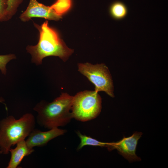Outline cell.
<instances>
[{
	"mask_svg": "<svg viewBox=\"0 0 168 168\" xmlns=\"http://www.w3.org/2000/svg\"><path fill=\"white\" fill-rule=\"evenodd\" d=\"M4 101V99L3 98L0 97V103H3Z\"/></svg>",
	"mask_w": 168,
	"mask_h": 168,
	"instance_id": "2e32d148",
	"label": "cell"
},
{
	"mask_svg": "<svg viewBox=\"0 0 168 168\" xmlns=\"http://www.w3.org/2000/svg\"><path fill=\"white\" fill-rule=\"evenodd\" d=\"M16 147L11 148L9 152L11 156L7 168H16L20 165L23 158L34 152L33 148L29 147L26 140L20 141L16 144Z\"/></svg>",
	"mask_w": 168,
	"mask_h": 168,
	"instance_id": "9c48e42d",
	"label": "cell"
},
{
	"mask_svg": "<svg viewBox=\"0 0 168 168\" xmlns=\"http://www.w3.org/2000/svg\"><path fill=\"white\" fill-rule=\"evenodd\" d=\"M102 99L98 92L85 90L73 96L71 112L73 118L85 122L96 117L102 108Z\"/></svg>",
	"mask_w": 168,
	"mask_h": 168,
	"instance_id": "277c9868",
	"label": "cell"
},
{
	"mask_svg": "<svg viewBox=\"0 0 168 168\" xmlns=\"http://www.w3.org/2000/svg\"><path fill=\"white\" fill-rule=\"evenodd\" d=\"M71 6V0H57L50 7L57 14L62 16L69 11Z\"/></svg>",
	"mask_w": 168,
	"mask_h": 168,
	"instance_id": "7c38bea8",
	"label": "cell"
},
{
	"mask_svg": "<svg viewBox=\"0 0 168 168\" xmlns=\"http://www.w3.org/2000/svg\"><path fill=\"white\" fill-rule=\"evenodd\" d=\"M7 0H0V21H5Z\"/></svg>",
	"mask_w": 168,
	"mask_h": 168,
	"instance_id": "9a60e30c",
	"label": "cell"
},
{
	"mask_svg": "<svg viewBox=\"0 0 168 168\" xmlns=\"http://www.w3.org/2000/svg\"><path fill=\"white\" fill-rule=\"evenodd\" d=\"M2 154V152L0 149V155Z\"/></svg>",
	"mask_w": 168,
	"mask_h": 168,
	"instance_id": "e0dca14e",
	"label": "cell"
},
{
	"mask_svg": "<svg viewBox=\"0 0 168 168\" xmlns=\"http://www.w3.org/2000/svg\"><path fill=\"white\" fill-rule=\"evenodd\" d=\"M109 12L111 16L116 20H121L127 16L128 10L125 4L119 1L113 3L109 8Z\"/></svg>",
	"mask_w": 168,
	"mask_h": 168,
	"instance_id": "30bf717a",
	"label": "cell"
},
{
	"mask_svg": "<svg viewBox=\"0 0 168 168\" xmlns=\"http://www.w3.org/2000/svg\"><path fill=\"white\" fill-rule=\"evenodd\" d=\"M39 31V39L35 45H28L27 52L31 56L32 62L37 65L41 64L42 60L46 57L55 56L65 62L74 52L68 47L61 39L58 32L50 27L46 21L41 25L34 23Z\"/></svg>",
	"mask_w": 168,
	"mask_h": 168,
	"instance_id": "6da1fadb",
	"label": "cell"
},
{
	"mask_svg": "<svg viewBox=\"0 0 168 168\" xmlns=\"http://www.w3.org/2000/svg\"><path fill=\"white\" fill-rule=\"evenodd\" d=\"M77 134L80 139V142L77 147V149L80 150L84 146L87 145L100 146L106 147L108 149L111 145V142H105L99 141L90 137L83 135L79 132Z\"/></svg>",
	"mask_w": 168,
	"mask_h": 168,
	"instance_id": "8fae6325",
	"label": "cell"
},
{
	"mask_svg": "<svg viewBox=\"0 0 168 168\" xmlns=\"http://www.w3.org/2000/svg\"><path fill=\"white\" fill-rule=\"evenodd\" d=\"M35 120L31 113L23 114L19 119L9 116L0 121V149L7 155L12 146L28 137L34 129Z\"/></svg>",
	"mask_w": 168,
	"mask_h": 168,
	"instance_id": "3957f363",
	"label": "cell"
},
{
	"mask_svg": "<svg viewBox=\"0 0 168 168\" xmlns=\"http://www.w3.org/2000/svg\"><path fill=\"white\" fill-rule=\"evenodd\" d=\"M16 58V56L13 54L0 55V70L2 74L5 75L7 73V64L11 60Z\"/></svg>",
	"mask_w": 168,
	"mask_h": 168,
	"instance_id": "5bb4252c",
	"label": "cell"
},
{
	"mask_svg": "<svg viewBox=\"0 0 168 168\" xmlns=\"http://www.w3.org/2000/svg\"><path fill=\"white\" fill-rule=\"evenodd\" d=\"M66 132V130L58 128H54L46 131L34 128L26 141L27 145L31 148L43 147L53 139L64 134Z\"/></svg>",
	"mask_w": 168,
	"mask_h": 168,
	"instance_id": "ba28073f",
	"label": "cell"
},
{
	"mask_svg": "<svg viewBox=\"0 0 168 168\" xmlns=\"http://www.w3.org/2000/svg\"><path fill=\"white\" fill-rule=\"evenodd\" d=\"M142 135L141 132H136L131 136L124 137L116 142H112L110 150L116 149L119 154L129 162L141 160L136 154V150L138 140Z\"/></svg>",
	"mask_w": 168,
	"mask_h": 168,
	"instance_id": "52a82bcc",
	"label": "cell"
},
{
	"mask_svg": "<svg viewBox=\"0 0 168 168\" xmlns=\"http://www.w3.org/2000/svg\"><path fill=\"white\" fill-rule=\"evenodd\" d=\"M7 7L5 15V21L12 18L16 13L22 0H7Z\"/></svg>",
	"mask_w": 168,
	"mask_h": 168,
	"instance_id": "4fadbf2b",
	"label": "cell"
},
{
	"mask_svg": "<svg viewBox=\"0 0 168 168\" xmlns=\"http://www.w3.org/2000/svg\"><path fill=\"white\" fill-rule=\"evenodd\" d=\"M62 16L57 14L50 7L40 3L36 0H30L26 10L19 18L22 21L30 20L33 17H40L49 20L58 21Z\"/></svg>",
	"mask_w": 168,
	"mask_h": 168,
	"instance_id": "8992f818",
	"label": "cell"
},
{
	"mask_svg": "<svg viewBox=\"0 0 168 168\" xmlns=\"http://www.w3.org/2000/svg\"><path fill=\"white\" fill-rule=\"evenodd\" d=\"M77 67L78 71L94 85L95 91H104L111 97H114L112 76L105 64L79 63Z\"/></svg>",
	"mask_w": 168,
	"mask_h": 168,
	"instance_id": "5b68a950",
	"label": "cell"
},
{
	"mask_svg": "<svg viewBox=\"0 0 168 168\" xmlns=\"http://www.w3.org/2000/svg\"><path fill=\"white\" fill-rule=\"evenodd\" d=\"M73 96L62 93L51 102L41 101L33 110L37 113V122L49 129L63 126L73 118L71 108Z\"/></svg>",
	"mask_w": 168,
	"mask_h": 168,
	"instance_id": "7a4b0ae2",
	"label": "cell"
}]
</instances>
